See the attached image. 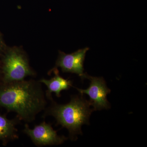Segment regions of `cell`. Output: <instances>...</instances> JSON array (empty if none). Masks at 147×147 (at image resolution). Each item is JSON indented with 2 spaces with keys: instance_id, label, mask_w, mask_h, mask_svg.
Listing matches in <instances>:
<instances>
[{
  "instance_id": "1",
  "label": "cell",
  "mask_w": 147,
  "mask_h": 147,
  "mask_svg": "<svg viewBox=\"0 0 147 147\" xmlns=\"http://www.w3.org/2000/svg\"><path fill=\"white\" fill-rule=\"evenodd\" d=\"M46 105L45 94L39 81L0 83V106L16 113L21 121L32 122Z\"/></svg>"
},
{
  "instance_id": "2",
  "label": "cell",
  "mask_w": 147,
  "mask_h": 147,
  "mask_svg": "<svg viewBox=\"0 0 147 147\" xmlns=\"http://www.w3.org/2000/svg\"><path fill=\"white\" fill-rule=\"evenodd\" d=\"M80 94L71 96L70 102L65 104H58L52 99L50 106L45 109L44 117H54L57 125L68 130L69 137L71 141H75L77 135L82 134V125L89 124L90 116L94 111L90 108L89 101Z\"/></svg>"
},
{
  "instance_id": "3",
  "label": "cell",
  "mask_w": 147,
  "mask_h": 147,
  "mask_svg": "<svg viewBox=\"0 0 147 147\" xmlns=\"http://www.w3.org/2000/svg\"><path fill=\"white\" fill-rule=\"evenodd\" d=\"M2 74V83H7L22 81L36 74L30 66L25 54L13 48L9 50L3 59Z\"/></svg>"
},
{
  "instance_id": "4",
  "label": "cell",
  "mask_w": 147,
  "mask_h": 147,
  "mask_svg": "<svg viewBox=\"0 0 147 147\" xmlns=\"http://www.w3.org/2000/svg\"><path fill=\"white\" fill-rule=\"evenodd\" d=\"M86 79L90 82L89 87L87 89L76 88L80 94H86L89 97L90 105L94 110H107L111 105L107 99V95L111 90L108 88L106 82L102 77H94L87 74Z\"/></svg>"
},
{
  "instance_id": "5",
  "label": "cell",
  "mask_w": 147,
  "mask_h": 147,
  "mask_svg": "<svg viewBox=\"0 0 147 147\" xmlns=\"http://www.w3.org/2000/svg\"><path fill=\"white\" fill-rule=\"evenodd\" d=\"M23 132L27 134L37 146H58L63 144L67 138L58 135L50 123L45 121L31 129L26 124Z\"/></svg>"
},
{
  "instance_id": "6",
  "label": "cell",
  "mask_w": 147,
  "mask_h": 147,
  "mask_svg": "<svg viewBox=\"0 0 147 147\" xmlns=\"http://www.w3.org/2000/svg\"><path fill=\"white\" fill-rule=\"evenodd\" d=\"M89 50L88 47H86L70 54L60 52L56 67H60L63 72L76 74L83 81L87 74L84 72V63L86 53Z\"/></svg>"
},
{
  "instance_id": "7",
  "label": "cell",
  "mask_w": 147,
  "mask_h": 147,
  "mask_svg": "<svg viewBox=\"0 0 147 147\" xmlns=\"http://www.w3.org/2000/svg\"><path fill=\"white\" fill-rule=\"evenodd\" d=\"M55 76L50 79H42L39 80L41 84H45L47 88L45 96L49 100L53 99L52 93H55L58 97L61 96V92L63 90H67L72 87V83L70 80L65 79L59 75L57 69L54 70Z\"/></svg>"
},
{
  "instance_id": "8",
  "label": "cell",
  "mask_w": 147,
  "mask_h": 147,
  "mask_svg": "<svg viewBox=\"0 0 147 147\" xmlns=\"http://www.w3.org/2000/svg\"><path fill=\"white\" fill-rule=\"evenodd\" d=\"M21 120L17 117L8 119L5 116L0 115V141L3 145L18 139V129L16 126Z\"/></svg>"
},
{
  "instance_id": "9",
  "label": "cell",
  "mask_w": 147,
  "mask_h": 147,
  "mask_svg": "<svg viewBox=\"0 0 147 147\" xmlns=\"http://www.w3.org/2000/svg\"><path fill=\"white\" fill-rule=\"evenodd\" d=\"M3 47V40L1 36V33H0V53L2 50Z\"/></svg>"
}]
</instances>
